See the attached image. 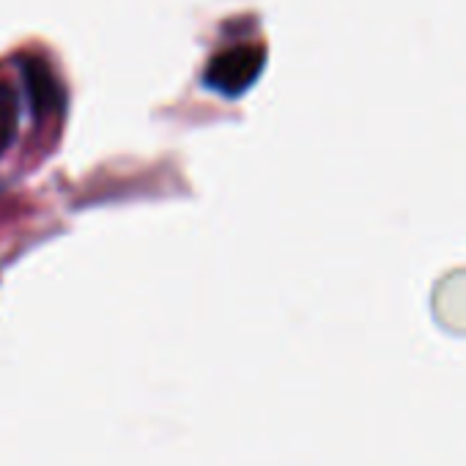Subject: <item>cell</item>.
<instances>
[{"label": "cell", "instance_id": "obj_1", "mask_svg": "<svg viewBox=\"0 0 466 466\" xmlns=\"http://www.w3.org/2000/svg\"><path fill=\"white\" fill-rule=\"evenodd\" d=\"M15 124H17V116H15V99L6 88H0V151H4L15 135Z\"/></svg>", "mask_w": 466, "mask_h": 466}]
</instances>
